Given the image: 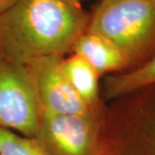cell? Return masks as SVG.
Segmentation results:
<instances>
[{
	"label": "cell",
	"instance_id": "cell-1",
	"mask_svg": "<svg viewBox=\"0 0 155 155\" xmlns=\"http://www.w3.org/2000/svg\"><path fill=\"white\" fill-rule=\"evenodd\" d=\"M90 17L65 0H18L0 14V58L27 64L64 56L86 30Z\"/></svg>",
	"mask_w": 155,
	"mask_h": 155
},
{
	"label": "cell",
	"instance_id": "cell-2",
	"mask_svg": "<svg viewBox=\"0 0 155 155\" xmlns=\"http://www.w3.org/2000/svg\"><path fill=\"white\" fill-rule=\"evenodd\" d=\"M86 31L109 39L126 54L129 70L137 68L155 54V0H101Z\"/></svg>",
	"mask_w": 155,
	"mask_h": 155
},
{
	"label": "cell",
	"instance_id": "cell-3",
	"mask_svg": "<svg viewBox=\"0 0 155 155\" xmlns=\"http://www.w3.org/2000/svg\"><path fill=\"white\" fill-rule=\"evenodd\" d=\"M101 147L114 155H155V84L104 107Z\"/></svg>",
	"mask_w": 155,
	"mask_h": 155
},
{
	"label": "cell",
	"instance_id": "cell-4",
	"mask_svg": "<svg viewBox=\"0 0 155 155\" xmlns=\"http://www.w3.org/2000/svg\"><path fill=\"white\" fill-rule=\"evenodd\" d=\"M41 116L28 66L0 58V127L35 138Z\"/></svg>",
	"mask_w": 155,
	"mask_h": 155
},
{
	"label": "cell",
	"instance_id": "cell-5",
	"mask_svg": "<svg viewBox=\"0 0 155 155\" xmlns=\"http://www.w3.org/2000/svg\"><path fill=\"white\" fill-rule=\"evenodd\" d=\"M102 115L42 112L35 138L49 155H97L101 147Z\"/></svg>",
	"mask_w": 155,
	"mask_h": 155
},
{
	"label": "cell",
	"instance_id": "cell-6",
	"mask_svg": "<svg viewBox=\"0 0 155 155\" xmlns=\"http://www.w3.org/2000/svg\"><path fill=\"white\" fill-rule=\"evenodd\" d=\"M63 61L64 56L50 55L26 64L32 74L42 112L69 115L93 113L72 88Z\"/></svg>",
	"mask_w": 155,
	"mask_h": 155
},
{
	"label": "cell",
	"instance_id": "cell-7",
	"mask_svg": "<svg viewBox=\"0 0 155 155\" xmlns=\"http://www.w3.org/2000/svg\"><path fill=\"white\" fill-rule=\"evenodd\" d=\"M72 52L87 61L100 77L129 70V61L126 54L99 34L85 30L75 41Z\"/></svg>",
	"mask_w": 155,
	"mask_h": 155
},
{
	"label": "cell",
	"instance_id": "cell-8",
	"mask_svg": "<svg viewBox=\"0 0 155 155\" xmlns=\"http://www.w3.org/2000/svg\"><path fill=\"white\" fill-rule=\"evenodd\" d=\"M63 66L72 88L85 105L95 114H102L105 105L99 95L98 73L84 59L76 54L64 58Z\"/></svg>",
	"mask_w": 155,
	"mask_h": 155
},
{
	"label": "cell",
	"instance_id": "cell-9",
	"mask_svg": "<svg viewBox=\"0 0 155 155\" xmlns=\"http://www.w3.org/2000/svg\"><path fill=\"white\" fill-rule=\"evenodd\" d=\"M153 84H155V54L137 68L108 75L104 82L103 97L112 101Z\"/></svg>",
	"mask_w": 155,
	"mask_h": 155
},
{
	"label": "cell",
	"instance_id": "cell-10",
	"mask_svg": "<svg viewBox=\"0 0 155 155\" xmlns=\"http://www.w3.org/2000/svg\"><path fill=\"white\" fill-rule=\"evenodd\" d=\"M0 155H49L35 138L0 127Z\"/></svg>",
	"mask_w": 155,
	"mask_h": 155
},
{
	"label": "cell",
	"instance_id": "cell-11",
	"mask_svg": "<svg viewBox=\"0 0 155 155\" xmlns=\"http://www.w3.org/2000/svg\"><path fill=\"white\" fill-rule=\"evenodd\" d=\"M18 0H0V14L9 9Z\"/></svg>",
	"mask_w": 155,
	"mask_h": 155
},
{
	"label": "cell",
	"instance_id": "cell-12",
	"mask_svg": "<svg viewBox=\"0 0 155 155\" xmlns=\"http://www.w3.org/2000/svg\"><path fill=\"white\" fill-rule=\"evenodd\" d=\"M97 155H114V154H113L112 153H110V151L104 149V147H100L99 152L97 153Z\"/></svg>",
	"mask_w": 155,
	"mask_h": 155
},
{
	"label": "cell",
	"instance_id": "cell-13",
	"mask_svg": "<svg viewBox=\"0 0 155 155\" xmlns=\"http://www.w3.org/2000/svg\"><path fill=\"white\" fill-rule=\"evenodd\" d=\"M65 1H67L71 4L76 5H80V0H65Z\"/></svg>",
	"mask_w": 155,
	"mask_h": 155
}]
</instances>
